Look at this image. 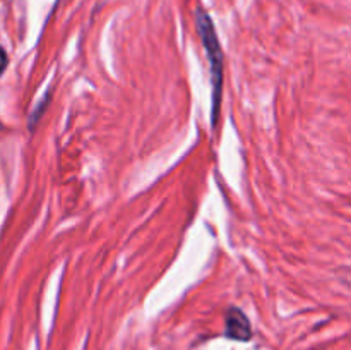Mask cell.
<instances>
[{"label": "cell", "mask_w": 351, "mask_h": 350, "mask_svg": "<svg viewBox=\"0 0 351 350\" xmlns=\"http://www.w3.org/2000/svg\"><path fill=\"white\" fill-rule=\"evenodd\" d=\"M197 21V30L201 34V40L204 43L206 54H208L209 64H211V78H213V124L218 119L219 100H221V82H223V51L219 47L218 36H216L215 26L211 23V17L206 14V10L197 9L195 12Z\"/></svg>", "instance_id": "cell-1"}, {"label": "cell", "mask_w": 351, "mask_h": 350, "mask_svg": "<svg viewBox=\"0 0 351 350\" xmlns=\"http://www.w3.org/2000/svg\"><path fill=\"white\" fill-rule=\"evenodd\" d=\"M226 336L237 340V342H249L252 338V328H250L249 319L242 311L235 307L230 309L226 314Z\"/></svg>", "instance_id": "cell-2"}, {"label": "cell", "mask_w": 351, "mask_h": 350, "mask_svg": "<svg viewBox=\"0 0 351 350\" xmlns=\"http://www.w3.org/2000/svg\"><path fill=\"white\" fill-rule=\"evenodd\" d=\"M5 67H7V55H5V51L0 48V74L5 71Z\"/></svg>", "instance_id": "cell-3"}]
</instances>
